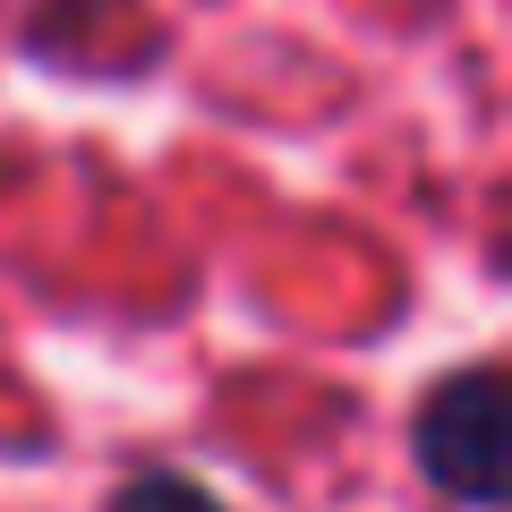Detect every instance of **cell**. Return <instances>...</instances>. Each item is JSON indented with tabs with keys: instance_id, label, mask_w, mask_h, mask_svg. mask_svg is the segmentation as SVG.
Instances as JSON below:
<instances>
[{
	"instance_id": "2",
	"label": "cell",
	"mask_w": 512,
	"mask_h": 512,
	"mask_svg": "<svg viewBox=\"0 0 512 512\" xmlns=\"http://www.w3.org/2000/svg\"><path fill=\"white\" fill-rule=\"evenodd\" d=\"M111 512H222V504L205 487H188V478H137V487H120Z\"/></svg>"
},
{
	"instance_id": "1",
	"label": "cell",
	"mask_w": 512,
	"mask_h": 512,
	"mask_svg": "<svg viewBox=\"0 0 512 512\" xmlns=\"http://www.w3.org/2000/svg\"><path fill=\"white\" fill-rule=\"evenodd\" d=\"M410 444H419V470L436 478L444 495L495 504V495H504V384H495L487 367H461L453 384H436L419 402Z\"/></svg>"
}]
</instances>
